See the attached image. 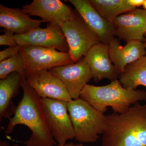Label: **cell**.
<instances>
[{
  "label": "cell",
  "mask_w": 146,
  "mask_h": 146,
  "mask_svg": "<svg viewBox=\"0 0 146 146\" xmlns=\"http://www.w3.org/2000/svg\"><path fill=\"white\" fill-rule=\"evenodd\" d=\"M108 45L110 57L120 74L127 65L146 56L145 43L141 41L131 40L122 46L119 39L115 37Z\"/></svg>",
  "instance_id": "obj_15"
},
{
  "label": "cell",
  "mask_w": 146,
  "mask_h": 146,
  "mask_svg": "<svg viewBox=\"0 0 146 146\" xmlns=\"http://www.w3.org/2000/svg\"><path fill=\"white\" fill-rule=\"evenodd\" d=\"M143 7L145 10L146 11V0H145V2H144L143 4Z\"/></svg>",
  "instance_id": "obj_26"
},
{
  "label": "cell",
  "mask_w": 146,
  "mask_h": 146,
  "mask_svg": "<svg viewBox=\"0 0 146 146\" xmlns=\"http://www.w3.org/2000/svg\"><path fill=\"white\" fill-rule=\"evenodd\" d=\"M23 96L16 107L13 117L9 119L6 134H11L18 125H24L31 131L28 140L24 143L27 146H54L57 145L48 125L41 99L34 89L27 83L25 77L21 86Z\"/></svg>",
  "instance_id": "obj_1"
},
{
  "label": "cell",
  "mask_w": 146,
  "mask_h": 146,
  "mask_svg": "<svg viewBox=\"0 0 146 146\" xmlns=\"http://www.w3.org/2000/svg\"><path fill=\"white\" fill-rule=\"evenodd\" d=\"M16 43L21 46L51 48L62 52H69V46L61 27L48 23L45 28L33 29L26 34L15 35Z\"/></svg>",
  "instance_id": "obj_9"
},
{
  "label": "cell",
  "mask_w": 146,
  "mask_h": 146,
  "mask_svg": "<svg viewBox=\"0 0 146 146\" xmlns=\"http://www.w3.org/2000/svg\"><path fill=\"white\" fill-rule=\"evenodd\" d=\"M106 119L101 146H146V104L138 102Z\"/></svg>",
  "instance_id": "obj_2"
},
{
  "label": "cell",
  "mask_w": 146,
  "mask_h": 146,
  "mask_svg": "<svg viewBox=\"0 0 146 146\" xmlns=\"http://www.w3.org/2000/svg\"><path fill=\"white\" fill-rule=\"evenodd\" d=\"M61 28L69 46L68 53L74 63L84 57L92 47L100 43L77 11L75 16L64 23Z\"/></svg>",
  "instance_id": "obj_5"
},
{
  "label": "cell",
  "mask_w": 146,
  "mask_h": 146,
  "mask_svg": "<svg viewBox=\"0 0 146 146\" xmlns=\"http://www.w3.org/2000/svg\"><path fill=\"white\" fill-rule=\"evenodd\" d=\"M49 71L60 79L72 100L80 98L84 86L93 78L91 68L84 57L76 63L58 66Z\"/></svg>",
  "instance_id": "obj_8"
},
{
  "label": "cell",
  "mask_w": 146,
  "mask_h": 146,
  "mask_svg": "<svg viewBox=\"0 0 146 146\" xmlns=\"http://www.w3.org/2000/svg\"><path fill=\"white\" fill-rule=\"evenodd\" d=\"M144 37H145V40H144V43H145V48L146 50V33H145V35H144Z\"/></svg>",
  "instance_id": "obj_27"
},
{
  "label": "cell",
  "mask_w": 146,
  "mask_h": 146,
  "mask_svg": "<svg viewBox=\"0 0 146 146\" xmlns=\"http://www.w3.org/2000/svg\"><path fill=\"white\" fill-rule=\"evenodd\" d=\"M68 108L76 141L82 144L97 142L105 129L106 116L80 98L68 102Z\"/></svg>",
  "instance_id": "obj_4"
},
{
  "label": "cell",
  "mask_w": 146,
  "mask_h": 146,
  "mask_svg": "<svg viewBox=\"0 0 146 146\" xmlns=\"http://www.w3.org/2000/svg\"><path fill=\"white\" fill-rule=\"evenodd\" d=\"M68 102L42 98L43 111L53 137L58 145L75 138L74 127L68 108Z\"/></svg>",
  "instance_id": "obj_6"
},
{
  "label": "cell",
  "mask_w": 146,
  "mask_h": 146,
  "mask_svg": "<svg viewBox=\"0 0 146 146\" xmlns=\"http://www.w3.org/2000/svg\"><path fill=\"white\" fill-rule=\"evenodd\" d=\"M0 146H11L7 142L4 141H1L0 142Z\"/></svg>",
  "instance_id": "obj_25"
},
{
  "label": "cell",
  "mask_w": 146,
  "mask_h": 146,
  "mask_svg": "<svg viewBox=\"0 0 146 146\" xmlns=\"http://www.w3.org/2000/svg\"><path fill=\"white\" fill-rule=\"evenodd\" d=\"M115 36L126 42L138 40L144 42L146 28V11L135 8L120 15L112 22Z\"/></svg>",
  "instance_id": "obj_12"
},
{
  "label": "cell",
  "mask_w": 146,
  "mask_h": 146,
  "mask_svg": "<svg viewBox=\"0 0 146 146\" xmlns=\"http://www.w3.org/2000/svg\"><path fill=\"white\" fill-rule=\"evenodd\" d=\"M13 146H20L17 144H15ZM57 146H83V144L79 143L75 144L73 143H66L64 145H58Z\"/></svg>",
  "instance_id": "obj_24"
},
{
  "label": "cell",
  "mask_w": 146,
  "mask_h": 146,
  "mask_svg": "<svg viewBox=\"0 0 146 146\" xmlns=\"http://www.w3.org/2000/svg\"><path fill=\"white\" fill-rule=\"evenodd\" d=\"M65 1L74 6L87 25L96 35L101 43L108 45L115 38L113 24L103 18L92 6L89 0Z\"/></svg>",
  "instance_id": "obj_13"
},
{
  "label": "cell",
  "mask_w": 146,
  "mask_h": 146,
  "mask_svg": "<svg viewBox=\"0 0 146 146\" xmlns=\"http://www.w3.org/2000/svg\"><path fill=\"white\" fill-rule=\"evenodd\" d=\"M84 58L89 63L95 82L104 79L112 81L119 76V72L110 57L108 45L101 42L95 45Z\"/></svg>",
  "instance_id": "obj_14"
},
{
  "label": "cell",
  "mask_w": 146,
  "mask_h": 146,
  "mask_svg": "<svg viewBox=\"0 0 146 146\" xmlns=\"http://www.w3.org/2000/svg\"><path fill=\"white\" fill-rule=\"evenodd\" d=\"M145 0H127L128 4L134 8L143 6Z\"/></svg>",
  "instance_id": "obj_23"
},
{
  "label": "cell",
  "mask_w": 146,
  "mask_h": 146,
  "mask_svg": "<svg viewBox=\"0 0 146 146\" xmlns=\"http://www.w3.org/2000/svg\"><path fill=\"white\" fill-rule=\"evenodd\" d=\"M91 5L106 21L112 23L120 15L134 8L128 4L127 0H89Z\"/></svg>",
  "instance_id": "obj_19"
},
{
  "label": "cell",
  "mask_w": 146,
  "mask_h": 146,
  "mask_svg": "<svg viewBox=\"0 0 146 146\" xmlns=\"http://www.w3.org/2000/svg\"><path fill=\"white\" fill-rule=\"evenodd\" d=\"M44 22L43 20L32 19L22 9L8 8L0 4V27L13 31L15 35L28 33L39 27Z\"/></svg>",
  "instance_id": "obj_16"
},
{
  "label": "cell",
  "mask_w": 146,
  "mask_h": 146,
  "mask_svg": "<svg viewBox=\"0 0 146 146\" xmlns=\"http://www.w3.org/2000/svg\"><path fill=\"white\" fill-rule=\"evenodd\" d=\"M3 32L4 34L0 36V45L14 47L18 45L16 43L15 34L13 31L5 29Z\"/></svg>",
  "instance_id": "obj_21"
},
{
  "label": "cell",
  "mask_w": 146,
  "mask_h": 146,
  "mask_svg": "<svg viewBox=\"0 0 146 146\" xmlns=\"http://www.w3.org/2000/svg\"><path fill=\"white\" fill-rule=\"evenodd\" d=\"M19 53L23 59L26 73L49 70L55 67L74 63L68 53L60 52L51 48L22 46Z\"/></svg>",
  "instance_id": "obj_7"
},
{
  "label": "cell",
  "mask_w": 146,
  "mask_h": 146,
  "mask_svg": "<svg viewBox=\"0 0 146 146\" xmlns=\"http://www.w3.org/2000/svg\"><path fill=\"white\" fill-rule=\"evenodd\" d=\"M14 72L24 76H25L26 73L23 59L19 52L0 62L1 80L6 78L10 74Z\"/></svg>",
  "instance_id": "obj_20"
},
{
  "label": "cell",
  "mask_w": 146,
  "mask_h": 146,
  "mask_svg": "<svg viewBox=\"0 0 146 146\" xmlns=\"http://www.w3.org/2000/svg\"><path fill=\"white\" fill-rule=\"evenodd\" d=\"M119 78L126 89H136L139 86L146 87V56L127 65Z\"/></svg>",
  "instance_id": "obj_18"
},
{
  "label": "cell",
  "mask_w": 146,
  "mask_h": 146,
  "mask_svg": "<svg viewBox=\"0 0 146 146\" xmlns=\"http://www.w3.org/2000/svg\"><path fill=\"white\" fill-rule=\"evenodd\" d=\"M21 46L18 45L16 46L9 47L0 52V62L12 57L19 52Z\"/></svg>",
  "instance_id": "obj_22"
},
{
  "label": "cell",
  "mask_w": 146,
  "mask_h": 146,
  "mask_svg": "<svg viewBox=\"0 0 146 146\" xmlns=\"http://www.w3.org/2000/svg\"><path fill=\"white\" fill-rule=\"evenodd\" d=\"M22 10L29 16H38L44 22L60 27L76 14L71 7L59 0H34L30 4L24 5Z\"/></svg>",
  "instance_id": "obj_11"
},
{
  "label": "cell",
  "mask_w": 146,
  "mask_h": 146,
  "mask_svg": "<svg viewBox=\"0 0 146 146\" xmlns=\"http://www.w3.org/2000/svg\"><path fill=\"white\" fill-rule=\"evenodd\" d=\"M25 78L28 84L42 98L67 102L72 100L62 82L49 70L27 72Z\"/></svg>",
  "instance_id": "obj_10"
},
{
  "label": "cell",
  "mask_w": 146,
  "mask_h": 146,
  "mask_svg": "<svg viewBox=\"0 0 146 146\" xmlns=\"http://www.w3.org/2000/svg\"><path fill=\"white\" fill-rule=\"evenodd\" d=\"M25 76L14 72L0 80V120L9 119L15 114L16 107L12 99L18 94Z\"/></svg>",
  "instance_id": "obj_17"
},
{
  "label": "cell",
  "mask_w": 146,
  "mask_h": 146,
  "mask_svg": "<svg viewBox=\"0 0 146 146\" xmlns=\"http://www.w3.org/2000/svg\"><path fill=\"white\" fill-rule=\"evenodd\" d=\"M145 32H146V31H145Z\"/></svg>",
  "instance_id": "obj_28"
},
{
  "label": "cell",
  "mask_w": 146,
  "mask_h": 146,
  "mask_svg": "<svg viewBox=\"0 0 146 146\" xmlns=\"http://www.w3.org/2000/svg\"><path fill=\"white\" fill-rule=\"evenodd\" d=\"M80 98L103 114L108 107H111L114 113L121 114L126 111L131 105L146 101V91L126 89L117 79L105 86L86 84Z\"/></svg>",
  "instance_id": "obj_3"
}]
</instances>
